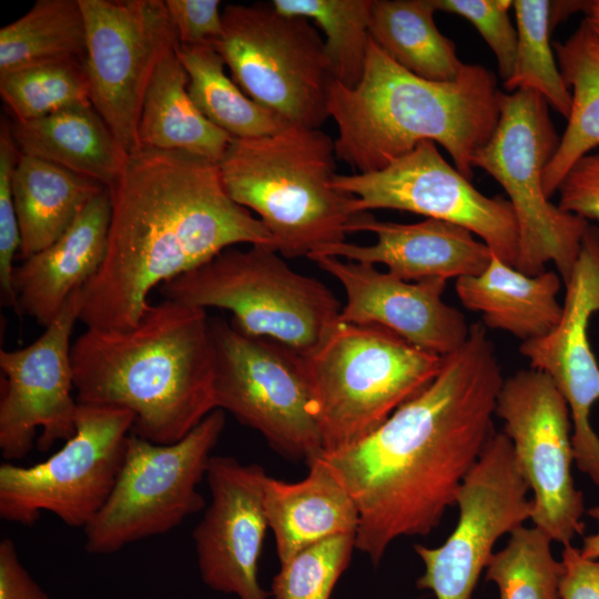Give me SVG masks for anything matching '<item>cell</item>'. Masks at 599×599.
Segmentation results:
<instances>
[{"label": "cell", "mask_w": 599, "mask_h": 599, "mask_svg": "<svg viewBox=\"0 0 599 599\" xmlns=\"http://www.w3.org/2000/svg\"><path fill=\"white\" fill-rule=\"evenodd\" d=\"M504 378L483 323L444 356L435 379L356 444L322 457L359 516L356 549L377 566L400 537L426 536L495 433Z\"/></svg>", "instance_id": "cell-1"}, {"label": "cell", "mask_w": 599, "mask_h": 599, "mask_svg": "<svg viewBox=\"0 0 599 599\" xmlns=\"http://www.w3.org/2000/svg\"><path fill=\"white\" fill-rule=\"evenodd\" d=\"M106 189V254L82 287L79 321L87 328H132L152 288L236 244L275 250L258 217L226 193L217 163L203 158L139 148Z\"/></svg>", "instance_id": "cell-2"}, {"label": "cell", "mask_w": 599, "mask_h": 599, "mask_svg": "<svg viewBox=\"0 0 599 599\" xmlns=\"http://www.w3.org/2000/svg\"><path fill=\"white\" fill-rule=\"evenodd\" d=\"M71 363L79 405L131 412V433L154 444L181 440L217 409L203 308L164 298L130 329L87 328L72 344Z\"/></svg>", "instance_id": "cell-3"}, {"label": "cell", "mask_w": 599, "mask_h": 599, "mask_svg": "<svg viewBox=\"0 0 599 599\" xmlns=\"http://www.w3.org/2000/svg\"><path fill=\"white\" fill-rule=\"evenodd\" d=\"M500 93L494 73L480 64H464L453 81H430L397 64L369 37L359 83L329 84L336 158L358 173H370L433 141L471 180L474 155L499 121Z\"/></svg>", "instance_id": "cell-4"}, {"label": "cell", "mask_w": 599, "mask_h": 599, "mask_svg": "<svg viewBox=\"0 0 599 599\" xmlns=\"http://www.w3.org/2000/svg\"><path fill=\"white\" fill-rule=\"evenodd\" d=\"M336 159L329 135L292 125L273 135L233 139L217 165L226 193L257 214L275 251L308 258L345 242L357 215L355 197L333 186Z\"/></svg>", "instance_id": "cell-5"}, {"label": "cell", "mask_w": 599, "mask_h": 599, "mask_svg": "<svg viewBox=\"0 0 599 599\" xmlns=\"http://www.w3.org/2000/svg\"><path fill=\"white\" fill-rule=\"evenodd\" d=\"M443 358L382 326L338 323L305 357L324 453L377 429L435 379Z\"/></svg>", "instance_id": "cell-6"}, {"label": "cell", "mask_w": 599, "mask_h": 599, "mask_svg": "<svg viewBox=\"0 0 599 599\" xmlns=\"http://www.w3.org/2000/svg\"><path fill=\"white\" fill-rule=\"evenodd\" d=\"M165 300L227 309L241 332L278 342L307 357L338 324L341 303L315 277L292 270L264 245L229 247L160 285Z\"/></svg>", "instance_id": "cell-7"}, {"label": "cell", "mask_w": 599, "mask_h": 599, "mask_svg": "<svg viewBox=\"0 0 599 599\" xmlns=\"http://www.w3.org/2000/svg\"><path fill=\"white\" fill-rule=\"evenodd\" d=\"M548 106L532 90L501 92L498 124L475 153L473 165L491 175L509 197L519 229L515 267L538 275L551 262L566 283L589 224L552 204L545 194L544 171L560 140Z\"/></svg>", "instance_id": "cell-8"}, {"label": "cell", "mask_w": 599, "mask_h": 599, "mask_svg": "<svg viewBox=\"0 0 599 599\" xmlns=\"http://www.w3.org/2000/svg\"><path fill=\"white\" fill-rule=\"evenodd\" d=\"M222 21V34L212 45L243 92L293 126L319 129L329 118L334 79L311 21L262 2L227 4Z\"/></svg>", "instance_id": "cell-9"}, {"label": "cell", "mask_w": 599, "mask_h": 599, "mask_svg": "<svg viewBox=\"0 0 599 599\" xmlns=\"http://www.w3.org/2000/svg\"><path fill=\"white\" fill-rule=\"evenodd\" d=\"M216 408L258 432L271 448L307 466L324 453L306 359L266 337L209 317Z\"/></svg>", "instance_id": "cell-10"}, {"label": "cell", "mask_w": 599, "mask_h": 599, "mask_svg": "<svg viewBox=\"0 0 599 599\" xmlns=\"http://www.w3.org/2000/svg\"><path fill=\"white\" fill-rule=\"evenodd\" d=\"M225 426L224 410L209 414L185 437L154 444L132 433L116 483L104 506L84 528L85 550L116 552L163 535L205 506L197 485Z\"/></svg>", "instance_id": "cell-11"}, {"label": "cell", "mask_w": 599, "mask_h": 599, "mask_svg": "<svg viewBox=\"0 0 599 599\" xmlns=\"http://www.w3.org/2000/svg\"><path fill=\"white\" fill-rule=\"evenodd\" d=\"M131 412L79 405L75 433L45 460L0 465L1 519L32 526L44 511L83 529L106 502L132 432Z\"/></svg>", "instance_id": "cell-12"}, {"label": "cell", "mask_w": 599, "mask_h": 599, "mask_svg": "<svg viewBox=\"0 0 599 599\" xmlns=\"http://www.w3.org/2000/svg\"><path fill=\"white\" fill-rule=\"evenodd\" d=\"M85 21L90 101L129 154L139 149L145 93L179 45L164 0H79Z\"/></svg>", "instance_id": "cell-13"}, {"label": "cell", "mask_w": 599, "mask_h": 599, "mask_svg": "<svg viewBox=\"0 0 599 599\" xmlns=\"http://www.w3.org/2000/svg\"><path fill=\"white\" fill-rule=\"evenodd\" d=\"M495 414L504 422L519 468L532 491L534 526L552 541L570 544L582 534L585 500L576 488L570 410L542 372H516L501 384Z\"/></svg>", "instance_id": "cell-14"}, {"label": "cell", "mask_w": 599, "mask_h": 599, "mask_svg": "<svg viewBox=\"0 0 599 599\" xmlns=\"http://www.w3.org/2000/svg\"><path fill=\"white\" fill-rule=\"evenodd\" d=\"M529 491L510 439L495 432L458 490L451 534L439 547L414 546L425 568L417 587L437 599H470L497 540L531 518Z\"/></svg>", "instance_id": "cell-15"}, {"label": "cell", "mask_w": 599, "mask_h": 599, "mask_svg": "<svg viewBox=\"0 0 599 599\" xmlns=\"http://www.w3.org/2000/svg\"><path fill=\"white\" fill-rule=\"evenodd\" d=\"M333 186L355 197V214L387 209L449 222L479 236L502 262L516 265L519 229L510 202L479 192L433 141L418 143L379 171L336 174Z\"/></svg>", "instance_id": "cell-16"}, {"label": "cell", "mask_w": 599, "mask_h": 599, "mask_svg": "<svg viewBox=\"0 0 599 599\" xmlns=\"http://www.w3.org/2000/svg\"><path fill=\"white\" fill-rule=\"evenodd\" d=\"M82 287L67 300L44 333L30 345L0 352V451L4 461L40 451L75 433L79 404L74 390L70 337L82 306Z\"/></svg>", "instance_id": "cell-17"}, {"label": "cell", "mask_w": 599, "mask_h": 599, "mask_svg": "<svg viewBox=\"0 0 599 599\" xmlns=\"http://www.w3.org/2000/svg\"><path fill=\"white\" fill-rule=\"evenodd\" d=\"M566 284L562 314L547 335L522 342L520 354L530 367L546 374L564 396L572 423L573 461L599 487V437L589 420L599 400V365L588 327L599 313V229L589 225Z\"/></svg>", "instance_id": "cell-18"}, {"label": "cell", "mask_w": 599, "mask_h": 599, "mask_svg": "<svg viewBox=\"0 0 599 599\" xmlns=\"http://www.w3.org/2000/svg\"><path fill=\"white\" fill-rule=\"evenodd\" d=\"M266 471L232 456H212L206 471L211 504L193 530L203 582L240 599H268L258 582V560L268 528L263 484Z\"/></svg>", "instance_id": "cell-19"}, {"label": "cell", "mask_w": 599, "mask_h": 599, "mask_svg": "<svg viewBox=\"0 0 599 599\" xmlns=\"http://www.w3.org/2000/svg\"><path fill=\"white\" fill-rule=\"evenodd\" d=\"M309 260L345 291L338 323L382 326L443 357L459 348L469 335L464 314L443 300L445 280L408 282L369 263L329 255Z\"/></svg>", "instance_id": "cell-20"}, {"label": "cell", "mask_w": 599, "mask_h": 599, "mask_svg": "<svg viewBox=\"0 0 599 599\" xmlns=\"http://www.w3.org/2000/svg\"><path fill=\"white\" fill-rule=\"evenodd\" d=\"M373 232L370 245L342 242L311 255H329L347 261L383 264L393 275L408 282L429 278L475 276L486 270L491 250L467 229L436 219L417 223L377 221L367 212L357 214L348 233Z\"/></svg>", "instance_id": "cell-21"}, {"label": "cell", "mask_w": 599, "mask_h": 599, "mask_svg": "<svg viewBox=\"0 0 599 599\" xmlns=\"http://www.w3.org/2000/svg\"><path fill=\"white\" fill-rule=\"evenodd\" d=\"M110 217L105 187L55 242L14 266L12 287L21 313L47 327L68 297L98 273L106 254Z\"/></svg>", "instance_id": "cell-22"}, {"label": "cell", "mask_w": 599, "mask_h": 599, "mask_svg": "<svg viewBox=\"0 0 599 599\" xmlns=\"http://www.w3.org/2000/svg\"><path fill=\"white\" fill-rule=\"evenodd\" d=\"M263 505L280 564L325 539L356 535L358 528L352 496L322 456L308 465L306 477L295 483L266 474Z\"/></svg>", "instance_id": "cell-23"}, {"label": "cell", "mask_w": 599, "mask_h": 599, "mask_svg": "<svg viewBox=\"0 0 599 599\" xmlns=\"http://www.w3.org/2000/svg\"><path fill=\"white\" fill-rule=\"evenodd\" d=\"M561 282L557 272L527 275L493 254L484 272L457 278L455 288L466 308L481 314L485 327L526 342L547 335L559 323Z\"/></svg>", "instance_id": "cell-24"}, {"label": "cell", "mask_w": 599, "mask_h": 599, "mask_svg": "<svg viewBox=\"0 0 599 599\" xmlns=\"http://www.w3.org/2000/svg\"><path fill=\"white\" fill-rule=\"evenodd\" d=\"M11 132L21 154L49 161L105 187L116 180L128 156L92 104L12 121Z\"/></svg>", "instance_id": "cell-25"}, {"label": "cell", "mask_w": 599, "mask_h": 599, "mask_svg": "<svg viewBox=\"0 0 599 599\" xmlns=\"http://www.w3.org/2000/svg\"><path fill=\"white\" fill-rule=\"evenodd\" d=\"M105 186L49 161L19 154L12 194L22 260L55 242Z\"/></svg>", "instance_id": "cell-26"}, {"label": "cell", "mask_w": 599, "mask_h": 599, "mask_svg": "<svg viewBox=\"0 0 599 599\" xmlns=\"http://www.w3.org/2000/svg\"><path fill=\"white\" fill-rule=\"evenodd\" d=\"M187 83L175 48L158 65L145 93L139 148L183 152L219 164L233 138L199 111Z\"/></svg>", "instance_id": "cell-27"}, {"label": "cell", "mask_w": 599, "mask_h": 599, "mask_svg": "<svg viewBox=\"0 0 599 599\" xmlns=\"http://www.w3.org/2000/svg\"><path fill=\"white\" fill-rule=\"evenodd\" d=\"M554 49L571 92V109L558 148L544 171L548 199L558 191L569 170L599 146V41L585 20L566 41L555 42Z\"/></svg>", "instance_id": "cell-28"}, {"label": "cell", "mask_w": 599, "mask_h": 599, "mask_svg": "<svg viewBox=\"0 0 599 599\" xmlns=\"http://www.w3.org/2000/svg\"><path fill=\"white\" fill-rule=\"evenodd\" d=\"M432 0H373L370 39L397 64L430 81H453L463 63L436 27Z\"/></svg>", "instance_id": "cell-29"}, {"label": "cell", "mask_w": 599, "mask_h": 599, "mask_svg": "<svg viewBox=\"0 0 599 599\" xmlns=\"http://www.w3.org/2000/svg\"><path fill=\"white\" fill-rule=\"evenodd\" d=\"M176 54L187 73V92L195 106L233 139L273 135L292 126L226 75L225 61L212 44H179Z\"/></svg>", "instance_id": "cell-30"}, {"label": "cell", "mask_w": 599, "mask_h": 599, "mask_svg": "<svg viewBox=\"0 0 599 599\" xmlns=\"http://www.w3.org/2000/svg\"><path fill=\"white\" fill-rule=\"evenodd\" d=\"M85 48L79 0H38L0 29V75L44 63L84 62Z\"/></svg>", "instance_id": "cell-31"}, {"label": "cell", "mask_w": 599, "mask_h": 599, "mask_svg": "<svg viewBox=\"0 0 599 599\" xmlns=\"http://www.w3.org/2000/svg\"><path fill=\"white\" fill-rule=\"evenodd\" d=\"M517 54L514 72L504 82L506 92L532 90L562 116L571 109V92L560 73L550 45L552 26L558 22L555 4L548 0H515Z\"/></svg>", "instance_id": "cell-32"}, {"label": "cell", "mask_w": 599, "mask_h": 599, "mask_svg": "<svg viewBox=\"0 0 599 599\" xmlns=\"http://www.w3.org/2000/svg\"><path fill=\"white\" fill-rule=\"evenodd\" d=\"M282 14L312 20L325 34L333 79L356 87L364 73L373 0H273Z\"/></svg>", "instance_id": "cell-33"}, {"label": "cell", "mask_w": 599, "mask_h": 599, "mask_svg": "<svg viewBox=\"0 0 599 599\" xmlns=\"http://www.w3.org/2000/svg\"><path fill=\"white\" fill-rule=\"evenodd\" d=\"M551 539L537 527L520 526L486 566V580L499 589L500 599H560L561 560Z\"/></svg>", "instance_id": "cell-34"}, {"label": "cell", "mask_w": 599, "mask_h": 599, "mask_svg": "<svg viewBox=\"0 0 599 599\" xmlns=\"http://www.w3.org/2000/svg\"><path fill=\"white\" fill-rule=\"evenodd\" d=\"M84 62L33 65L0 75V95L16 122L91 104Z\"/></svg>", "instance_id": "cell-35"}, {"label": "cell", "mask_w": 599, "mask_h": 599, "mask_svg": "<svg viewBox=\"0 0 599 599\" xmlns=\"http://www.w3.org/2000/svg\"><path fill=\"white\" fill-rule=\"evenodd\" d=\"M355 537L325 539L281 564L272 580L273 599H329L356 549Z\"/></svg>", "instance_id": "cell-36"}, {"label": "cell", "mask_w": 599, "mask_h": 599, "mask_svg": "<svg viewBox=\"0 0 599 599\" xmlns=\"http://www.w3.org/2000/svg\"><path fill=\"white\" fill-rule=\"evenodd\" d=\"M437 11L458 14L478 30L494 52L500 78L506 82L514 72L517 30L510 21V0H432Z\"/></svg>", "instance_id": "cell-37"}, {"label": "cell", "mask_w": 599, "mask_h": 599, "mask_svg": "<svg viewBox=\"0 0 599 599\" xmlns=\"http://www.w3.org/2000/svg\"><path fill=\"white\" fill-rule=\"evenodd\" d=\"M19 149L11 132V123L0 124V287L1 302L21 314L12 287L13 260L20 250V230L12 194V174L19 159Z\"/></svg>", "instance_id": "cell-38"}, {"label": "cell", "mask_w": 599, "mask_h": 599, "mask_svg": "<svg viewBox=\"0 0 599 599\" xmlns=\"http://www.w3.org/2000/svg\"><path fill=\"white\" fill-rule=\"evenodd\" d=\"M179 44H212L223 31L220 0H164Z\"/></svg>", "instance_id": "cell-39"}, {"label": "cell", "mask_w": 599, "mask_h": 599, "mask_svg": "<svg viewBox=\"0 0 599 599\" xmlns=\"http://www.w3.org/2000/svg\"><path fill=\"white\" fill-rule=\"evenodd\" d=\"M558 192L561 210L599 221V153L581 158L569 170Z\"/></svg>", "instance_id": "cell-40"}, {"label": "cell", "mask_w": 599, "mask_h": 599, "mask_svg": "<svg viewBox=\"0 0 599 599\" xmlns=\"http://www.w3.org/2000/svg\"><path fill=\"white\" fill-rule=\"evenodd\" d=\"M560 599H599V559H588L579 548L564 545Z\"/></svg>", "instance_id": "cell-41"}, {"label": "cell", "mask_w": 599, "mask_h": 599, "mask_svg": "<svg viewBox=\"0 0 599 599\" xmlns=\"http://www.w3.org/2000/svg\"><path fill=\"white\" fill-rule=\"evenodd\" d=\"M0 599H50L21 565L9 538L0 541Z\"/></svg>", "instance_id": "cell-42"}, {"label": "cell", "mask_w": 599, "mask_h": 599, "mask_svg": "<svg viewBox=\"0 0 599 599\" xmlns=\"http://www.w3.org/2000/svg\"><path fill=\"white\" fill-rule=\"evenodd\" d=\"M587 514L597 521V530L583 538L579 551L585 558L599 559V506L589 508Z\"/></svg>", "instance_id": "cell-43"}, {"label": "cell", "mask_w": 599, "mask_h": 599, "mask_svg": "<svg viewBox=\"0 0 599 599\" xmlns=\"http://www.w3.org/2000/svg\"><path fill=\"white\" fill-rule=\"evenodd\" d=\"M585 10L587 19L599 21V0L587 2Z\"/></svg>", "instance_id": "cell-44"}, {"label": "cell", "mask_w": 599, "mask_h": 599, "mask_svg": "<svg viewBox=\"0 0 599 599\" xmlns=\"http://www.w3.org/2000/svg\"><path fill=\"white\" fill-rule=\"evenodd\" d=\"M586 20L589 22L593 33L596 34L598 41H599V21L589 20L586 18Z\"/></svg>", "instance_id": "cell-45"}]
</instances>
